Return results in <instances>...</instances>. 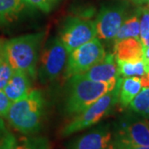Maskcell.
<instances>
[{
    "label": "cell",
    "mask_w": 149,
    "mask_h": 149,
    "mask_svg": "<svg viewBox=\"0 0 149 149\" xmlns=\"http://www.w3.org/2000/svg\"><path fill=\"white\" fill-rule=\"evenodd\" d=\"M46 115V100L39 90L31 92L17 101L12 102L6 118L11 126L23 135H34L43 127Z\"/></svg>",
    "instance_id": "1"
},
{
    "label": "cell",
    "mask_w": 149,
    "mask_h": 149,
    "mask_svg": "<svg viewBox=\"0 0 149 149\" xmlns=\"http://www.w3.org/2000/svg\"><path fill=\"white\" fill-rule=\"evenodd\" d=\"M46 32H38L14 37L4 43V56L14 70L26 72L37 78L40 51Z\"/></svg>",
    "instance_id": "2"
},
{
    "label": "cell",
    "mask_w": 149,
    "mask_h": 149,
    "mask_svg": "<svg viewBox=\"0 0 149 149\" xmlns=\"http://www.w3.org/2000/svg\"><path fill=\"white\" fill-rule=\"evenodd\" d=\"M118 78L109 82H98L79 75L71 77L69 79V89L65 100V113L74 117L81 113L107 92L112 91L116 86Z\"/></svg>",
    "instance_id": "3"
},
{
    "label": "cell",
    "mask_w": 149,
    "mask_h": 149,
    "mask_svg": "<svg viewBox=\"0 0 149 149\" xmlns=\"http://www.w3.org/2000/svg\"><path fill=\"white\" fill-rule=\"evenodd\" d=\"M122 80V77H119L116 86L112 91L107 92L85 110L72 117L61 129V137L66 138L86 128H92L109 116L118 103Z\"/></svg>",
    "instance_id": "4"
},
{
    "label": "cell",
    "mask_w": 149,
    "mask_h": 149,
    "mask_svg": "<svg viewBox=\"0 0 149 149\" xmlns=\"http://www.w3.org/2000/svg\"><path fill=\"white\" fill-rule=\"evenodd\" d=\"M69 53L58 37L51 38L46 43L39 57L37 76L46 85L56 80L65 68Z\"/></svg>",
    "instance_id": "5"
},
{
    "label": "cell",
    "mask_w": 149,
    "mask_h": 149,
    "mask_svg": "<svg viewBox=\"0 0 149 149\" xmlns=\"http://www.w3.org/2000/svg\"><path fill=\"white\" fill-rule=\"evenodd\" d=\"M105 56L106 52L100 39L95 37L69 54L65 68V77L70 79L74 75L85 73L101 61Z\"/></svg>",
    "instance_id": "6"
},
{
    "label": "cell",
    "mask_w": 149,
    "mask_h": 149,
    "mask_svg": "<svg viewBox=\"0 0 149 149\" xmlns=\"http://www.w3.org/2000/svg\"><path fill=\"white\" fill-rule=\"evenodd\" d=\"M95 37V22L76 16L68 17L63 22L58 36L69 54Z\"/></svg>",
    "instance_id": "7"
},
{
    "label": "cell",
    "mask_w": 149,
    "mask_h": 149,
    "mask_svg": "<svg viewBox=\"0 0 149 149\" xmlns=\"http://www.w3.org/2000/svg\"><path fill=\"white\" fill-rule=\"evenodd\" d=\"M113 134V139L149 146V119L139 114H126L118 119Z\"/></svg>",
    "instance_id": "8"
},
{
    "label": "cell",
    "mask_w": 149,
    "mask_h": 149,
    "mask_svg": "<svg viewBox=\"0 0 149 149\" xmlns=\"http://www.w3.org/2000/svg\"><path fill=\"white\" fill-rule=\"evenodd\" d=\"M128 17L127 8L123 4H107L96 17L97 37L104 41L113 40L124 20Z\"/></svg>",
    "instance_id": "9"
},
{
    "label": "cell",
    "mask_w": 149,
    "mask_h": 149,
    "mask_svg": "<svg viewBox=\"0 0 149 149\" xmlns=\"http://www.w3.org/2000/svg\"><path fill=\"white\" fill-rule=\"evenodd\" d=\"M65 149H114L113 134L109 123H101L71 139Z\"/></svg>",
    "instance_id": "10"
},
{
    "label": "cell",
    "mask_w": 149,
    "mask_h": 149,
    "mask_svg": "<svg viewBox=\"0 0 149 149\" xmlns=\"http://www.w3.org/2000/svg\"><path fill=\"white\" fill-rule=\"evenodd\" d=\"M78 75L86 80L98 82H109L118 78L117 61L113 52L106 54L101 61L92 66L85 73Z\"/></svg>",
    "instance_id": "11"
},
{
    "label": "cell",
    "mask_w": 149,
    "mask_h": 149,
    "mask_svg": "<svg viewBox=\"0 0 149 149\" xmlns=\"http://www.w3.org/2000/svg\"><path fill=\"white\" fill-rule=\"evenodd\" d=\"M1 149H51L50 141L45 137L25 135L16 137L9 132L0 139Z\"/></svg>",
    "instance_id": "12"
},
{
    "label": "cell",
    "mask_w": 149,
    "mask_h": 149,
    "mask_svg": "<svg viewBox=\"0 0 149 149\" xmlns=\"http://www.w3.org/2000/svg\"><path fill=\"white\" fill-rule=\"evenodd\" d=\"M31 76L20 70H14L10 80L3 89V92L12 102L24 98L31 92Z\"/></svg>",
    "instance_id": "13"
},
{
    "label": "cell",
    "mask_w": 149,
    "mask_h": 149,
    "mask_svg": "<svg viewBox=\"0 0 149 149\" xmlns=\"http://www.w3.org/2000/svg\"><path fill=\"white\" fill-rule=\"evenodd\" d=\"M113 54L117 61H140L143 57V47L139 38H126L114 43Z\"/></svg>",
    "instance_id": "14"
},
{
    "label": "cell",
    "mask_w": 149,
    "mask_h": 149,
    "mask_svg": "<svg viewBox=\"0 0 149 149\" xmlns=\"http://www.w3.org/2000/svg\"><path fill=\"white\" fill-rule=\"evenodd\" d=\"M141 90L142 82L140 77L131 76L123 78L118 96V103L120 104L121 107H128Z\"/></svg>",
    "instance_id": "15"
},
{
    "label": "cell",
    "mask_w": 149,
    "mask_h": 149,
    "mask_svg": "<svg viewBox=\"0 0 149 149\" xmlns=\"http://www.w3.org/2000/svg\"><path fill=\"white\" fill-rule=\"evenodd\" d=\"M140 39V9H138L132 16L128 17L123 22L113 39L114 43L126 38Z\"/></svg>",
    "instance_id": "16"
},
{
    "label": "cell",
    "mask_w": 149,
    "mask_h": 149,
    "mask_svg": "<svg viewBox=\"0 0 149 149\" xmlns=\"http://www.w3.org/2000/svg\"><path fill=\"white\" fill-rule=\"evenodd\" d=\"M25 6L22 0H0V25L17 19Z\"/></svg>",
    "instance_id": "17"
},
{
    "label": "cell",
    "mask_w": 149,
    "mask_h": 149,
    "mask_svg": "<svg viewBox=\"0 0 149 149\" xmlns=\"http://www.w3.org/2000/svg\"><path fill=\"white\" fill-rule=\"evenodd\" d=\"M117 65L118 74L122 75L123 77H131V76L142 77L143 75L148 72L143 59L136 61H117Z\"/></svg>",
    "instance_id": "18"
},
{
    "label": "cell",
    "mask_w": 149,
    "mask_h": 149,
    "mask_svg": "<svg viewBox=\"0 0 149 149\" xmlns=\"http://www.w3.org/2000/svg\"><path fill=\"white\" fill-rule=\"evenodd\" d=\"M129 105L135 113L149 119V87H143Z\"/></svg>",
    "instance_id": "19"
},
{
    "label": "cell",
    "mask_w": 149,
    "mask_h": 149,
    "mask_svg": "<svg viewBox=\"0 0 149 149\" xmlns=\"http://www.w3.org/2000/svg\"><path fill=\"white\" fill-rule=\"evenodd\" d=\"M26 4L34 7L44 13H50L55 9L62 0H22Z\"/></svg>",
    "instance_id": "20"
},
{
    "label": "cell",
    "mask_w": 149,
    "mask_h": 149,
    "mask_svg": "<svg viewBox=\"0 0 149 149\" xmlns=\"http://www.w3.org/2000/svg\"><path fill=\"white\" fill-rule=\"evenodd\" d=\"M15 70L12 67L8 61H7L5 56L0 62V91H3L7 84L10 80L11 77Z\"/></svg>",
    "instance_id": "21"
},
{
    "label": "cell",
    "mask_w": 149,
    "mask_h": 149,
    "mask_svg": "<svg viewBox=\"0 0 149 149\" xmlns=\"http://www.w3.org/2000/svg\"><path fill=\"white\" fill-rule=\"evenodd\" d=\"M140 40L149 32V6L140 8Z\"/></svg>",
    "instance_id": "22"
},
{
    "label": "cell",
    "mask_w": 149,
    "mask_h": 149,
    "mask_svg": "<svg viewBox=\"0 0 149 149\" xmlns=\"http://www.w3.org/2000/svg\"><path fill=\"white\" fill-rule=\"evenodd\" d=\"M113 148L114 149H149V146L137 145L123 140L113 139Z\"/></svg>",
    "instance_id": "23"
},
{
    "label": "cell",
    "mask_w": 149,
    "mask_h": 149,
    "mask_svg": "<svg viewBox=\"0 0 149 149\" xmlns=\"http://www.w3.org/2000/svg\"><path fill=\"white\" fill-rule=\"evenodd\" d=\"M12 104V101L7 97L3 91H0V116L6 118L8 109Z\"/></svg>",
    "instance_id": "24"
},
{
    "label": "cell",
    "mask_w": 149,
    "mask_h": 149,
    "mask_svg": "<svg viewBox=\"0 0 149 149\" xmlns=\"http://www.w3.org/2000/svg\"><path fill=\"white\" fill-rule=\"evenodd\" d=\"M6 133H8V130L6 128L5 123L3 120L2 117L0 116V138H2Z\"/></svg>",
    "instance_id": "25"
},
{
    "label": "cell",
    "mask_w": 149,
    "mask_h": 149,
    "mask_svg": "<svg viewBox=\"0 0 149 149\" xmlns=\"http://www.w3.org/2000/svg\"><path fill=\"white\" fill-rule=\"evenodd\" d=\"M140 79H141V82H142V86L149 87V72L143 75Z\"/></svg>",
    "instance_id": "26"
},
{
    "label": "cell",
    "mask_w": 149,
    "mask_h": 149,
    "mask_svg": "<svg viewBox=\"0 0 149 149\" xmlns=\"http://www.w3.org/2000/svg\"><path fill=\"white\" fill-rule=\"evenodd\" d=\"M4 41L0 39V62L4 56Z\"/></svg>",
    "instance_id": "27"
},
{
    "label": "cell",
    "mask_w": 149,
    "mask_h": 149,
    "mask_svg": "<svg viewBox=\"0 0 149 149\" xmlns=\"http://www.w3.org/2000/svg\"><path fill=\"white\" fill-rule=\"evenodd\" d=\"M140 41H141V42H142V44H143V49L148 47H149V32L147 34V36H146V37H143V39H141Z\"/></svg>",
    "instance_id": "28"
},
{
    "label": "cell",
    "mask_w": 149,
    "mask_h": 149,
    "mask_svg": "<svg viewBox=\"0 0 149 149\" xmlns=\"http://www.w3.org/2000/svg\"><path fill=\"white\" fill-rule=\"evenodd\" d=\"M130 1H132L138 5H144V4L147 5L149 3V0H130Z\"/></svg>",
    "instance_id": "29"
},
{
    "label": "cell",
    "mask_w": 149,
    "mask_h": 149,
    "mask_svg": "<svg viewBox=\"0 0 149 149\" xmlns=\"http://www.w3.org/2000/svg\"><path fill=\"white\" fill-rule=\"evenodd\" d=\"M147 5H148V6H149V3H148V4H147Z\"/></svg>",
    "instance_id": "30"
},
{
    "label": "cell",
    "mask_w": 149,
    "mask_h": 149,
    "mask_svg": "<svg viewBox=\"0 0 149 149\" xmlns=\"http://www.w3.org/2000/svg\"><path fill=\"white\" fill-rule=\"evenodd\" d=\"M0 149H1V146H0Z\"/></svg>",
    "instance_id": "31"
}]
</instances>
